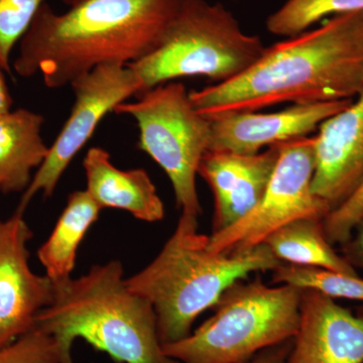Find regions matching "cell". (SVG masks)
<instances>
[{"label":"cell","mask_w":363,"mask_h":363,"mask_svg":"<svg viewBox=\"0 0 363 363\" xmlns=\"http://www.w3.org/2000/svg\"><path fill=\"white\" fill-rule=\"evenodd\" d=\"M0 363H65L56 342L33 327L13 343L0 347Z\"/></svg>","instance_id":"obj_22"},{"label":"cell","mask_w":363,"mask_h":363,"mask_svg":"<svg viewBox=\"0 0 363 363\" xmlns=\"http://www.w3.org/2000/svg\"><path fill=\"white\" fill-rule=\"evenodd\" d=\"M75 102L70 116L48 156L23 193L16 211L23 213L35 195L51 197L60 179L76 155L90 140L98 124L119 104L142 93V84L130 66L109 64L97 67L70 85Z\"/></svg>","instance_id":"obj_9"},{"label":"cell","mask_w":363,"mask_h":363,"mask_svg":"<svg viewBox=\"0 0 363 363\" xmlns=\"http://www.w3.org/2000/svg\"><path fill=\"white\" fill-rule=\"evenodd\" d=\"M86 191L104 208L130 212L145 222L161 221L164 207L156 186L143 169L123 171L111 161V155L102 147H91L83 161Z\"/></svg>","instance_id":"obj_15"},{"label":"cell","mask_w":363,"mask_h":363,"mask_svg":"<svg viewBox=\"0 0 363 363\" xmlns=\"http://www.w3.org/2000/svg\"><path fill=\"white\" fill-rule=\"evenodd\" d=\"M341 255L351 267L363 271V215L355 224L350 238L341 245Z\"/></svg>","instance_id":"obj_24"},{"label":"cell","mask_w":363,"mask_h":363,"mask_svg":"<svg viewBox=\"0 0 363 363\" xmlns=\"http://www.w3.org/2000/svg\"><path fill=\"white\" fill-rule=\"evenodd\" d=\"M363 92V11L338 14L319 28L264 48L252 67L227 82L189 92L202 116L312 104Z\"/></svg>","instance_id":"obj_1"},{"label":"cell","mask_w":363,"mask_h":363,"mask_svg":"<svg viewBox=\"0 0 363 363\" xmlns=\"http://www.w3.org/2000/svg\"><path fill=\"white\" fill-rule=\"evenodd\" d=\"M117 114L133 117L140 130L138 147L159 164L173 186L182 214L198 218L202 207L196 179L209 150L210 121L195 108L186 86L172 81L123 102Z\"/></svg>","instance_id":"obj_7"},{"label":"cell","mask_w":363,"mask_h":363,"mask_svg":"<svg viewBox=\"0 0 363 363\" xmlns=\"http://www.w3.org/2000/svg\"><path fill=\"white\" fill-rule=\"evenodd\" d=\"M284 143L257 154L208 150L198 169L214 196L213 233L240 221L264 197Z\"/></svg>","instance_id":"obj_14"},{"label":"cell","mask_w":363,"mask_h":363,"mask_svg":"<svg viewBox=\"0 0 363 363\" xmlns=\"http://www.w3.org/2000/svg\"><path fill=\"white\" fill-rule=\"evenodd\" d=\"M301 294L296 286L267 285L259 276L238 279L222 294L211 317L162 350L180 363L247 362L292 340L300 322Z\"/></svg>","instance_id":"obj_5"},{"label":"cell","mask_w":363,"mask_h":363,"mask_svg":"<svg viewBox=\"0 0 363 363\" xmlns=\"http://www.w3.org/2000/svg\"><path fill=\"white\" fill-rule=\"evenodd\" d=\"M45 0H0V66L11 73L13 48L32 25Z\"/></svg>","instance_id":"obj_21"},{"label":"cell","mask_w":363,"mask_h":363,"mask_svg":"<svg viewBox=\"0 0 363 363\" xmlns=\"http://www.w3.org/2000/svg\"><path fill=\"white\" fill-rule=\"evenodd\" d=\"M292 341L293 339L260 351L252 359L245 363H285L292 347Z\"/></svg>","instance_id":"obj_25"},{"label":"cell","mask_w":363,"mask_h":363,"mask_svg":"<svg viewBox=\"0 0 363 363\" xmlns=\"http://www.w3.org/2000/svg\"><path fill=\"white\" fill-rule=\"evenodd\" d=\"M208 243L209 236L198 233V218L181 214L156 259L126 279L128 288L154 308L162 345L190 335L197 318L236 281L283 264L266 243L220 253Z\"/></svg>","instance_id":"obj_4"},{"label":"cell","mask_w":363,"mask_h":363,"mask_svg":"<svg viewBox=\"0 0 363 363\" xmlns=\"http://www.w3.org/2000/svg\"><path fill=\"white\" fill-rule=\"evenodd\" d=\"M272 272V281L279 285L311 289L334 300L345 298L363 302V279L358 274L289 264H281Z\"/></svg>","instance_id":"obj_20"},{"label":"cell","mask_w":363,"mask_h":363,"mask_svg":"<svg viewBox=\"0 0 363 363\" xmlns=\"http://www.w3.org/2000/svg\"><path fill=\"white\" fill-rule=\"evenodd\" d=\"M54 286L33 327L54 339L64 362L74 363L80 338L119 363H180L164 354L154 308L128 288L119 260Z\"/></svg>","instance_id":"obj_3"},{"label":"cell","mask_w":363,"mask_h":363,"mask_svg":"<svg viewBox=\"0 0 363 363\" xmlns=\"http://www.w3.org/2000/svg\"><path fill=\"white\" fill-rule=\"evenodd\" d=\"M101 208L87 191H75L68 198L65 209L54 230L38 252V257L52 283L71 279L79 245L99 217Z\"/></svg>","instance_id":"obj_17"},{"label":"cell","mask_w":363,"mask_h":363,"mask_svg":"<svg viewBox=\"0 0 363 363\" xmlns=\"http://www.w3.org/2000/svg\"><path fill=\"white\" fill-rule=\"evenodd\" d=\"M314 150L312 191L332 211L363 183V92L319 126Z\"/></svg>","instance_id":"obj_13"},{"label":"cell","mask_w":363,"mask_h":363,"mask_svg":"<svg viewBox=\"0 0 363 363\" xmlns=\"http://www.w3.org/2000/svg\"><path fill=\"white\" fill-rule=\"evenodd\" d=\"M363 11V0H286L269 14L266 28L272 35L291 38L310 30L326 16Z\"/></svg>","instance_id":"obj_19"},{"label":"cell","mask_w":363,"mask_h":363,"mask_svg":"<svg viewBox=\"0 0 363 363\" xmlns=\"http://www.w3.org/2000/svg\"><path fill=\"white\" fill-rule=\"evenodd\" d=\"M285 363H363V308L354 313L302 289L300 322Z\"/></svg>","instance_id":"obj_12"},{"label":"cell","mask_w":363,"mask_h":363,"mask_svg":"<svg viewBox=\"0 0 363 363\" xmlns=\"http://www.w3.org/2000/svg\"><path fill=\"white\" fill-rule=\"evenodd\" d=\"M4 73H6V71L0 66V116L11 111L13 104V98H11L9 87L6 85Z\"/></svg>","instance_id":"obj_26"},{"label":"cell","mask_w":363,"mask_h":363,"mask_svg":"<svg viewBox=\"0 0 363 363\" xmlns=\"http://www.w3.org/2000/svg\"><path fill=\"white\" fill-rule=\"evenodd\" d=\"M44 116L20 108L0 116V191L25 192L49 152L42 136Z\"/></svg>","instance_id":"obj_16"},{"label":"cell","mask_w":363,"mask_h":363,"mask_svg":"<svg viewBox=\"0 0 363 363\" xmlns=\"http://www.w3.org/2000/svg\"><path fill=\"white\" fill-rule=\"evenodd\" d=\"M183 0H85L63 13L44 4L21 38L13 69L51 89L97 67L128 66L149 54Z\"/></svg>","instance_id":"obj_2"},{"label":"cell","mask_w":363,"mask_h":363,"mask_svg":"<svg viewBox=\"0 0 363 363\" xmlns=\"http://www.w3.org/2000/svg\"><path fill=\"white\" fill-rule=\"evenodd\" d=\"M314 135L284 143L267 192L257 206L233 225L209 236L214 253L257 247L274 231L298 219L324 220L331 208L312 191Z\"/></svg>","instance_id":"obj_8"},{"label":"cell","mask_w":363,"mask_h":363,"mask_svg":"<svg viewBox=\"0 0 363 363\" xmlns=\"http://www.w3.org/2000/svg\"><path fill=\"white\" fill-rule=\"evenodd\" d=\"M32 238L23 213L16 211L0 220V347L33 329L38 314L54 297V283L28 264Z\"/></svg>","instance_id":"obj_10"},{"label":"cell","mask_w":363,"mask_h":363,"mask_svg":"<svg viewBox=\"0 0 363 363\" xmlns=\"http://www.w3.org/2000/svg\"><path fill=\"white\" fill-rule=\"evenodd\" d=\"M62 1H63L64 4H66L67 6L71 7L76 6V4H80V2L85 1V0H62Z\"/></svg>","instance_id":"obj_27"},{"label":"cell","mask_w":363,"mask_h":363,"mask_svg":"<svg viewBox=\"0 0 363 363\" xmlns=\"http://www.w3.org/2000/svg\"><path fill=\"white\" fill-rule=\"evenodd\" d=\"M264 48L262 39L245 33L220 2L183 0L156 47L128 66L138 76L142 93L191 76L219 84L247 71Z\"/></svg>","instance_id":"obj_6"},{"label":"cell","mask_w":363,"mask_h":363,"mask_svg":"<svg viewBox=\"0 0 363 363\" xmlns=\"http://www.w3.org/2000/svg\"><path fill=\"white\" fill-rule=\"evenodd\" d=\"M363 215V183L340 206L332 210L322 221L325 235L331 245H343L350 238Z\"/></svg>","instance_id":"obj_23"},{"label":"cell","mask_w":363,"mask_h":363,"mask_svg":"<svg viewBox=\"0 0 363 363\" xmlns=\"http://www.w3.org/2000/svg\"><path fill=\"white\" fill-rule=\"evenodd\" d=\"M264 243L283 264L357 274L327 240L322 220L305 218L291 222L272 233Z\"/></svg>","instance_id":"obj_18"},{"label":"cell","mask_w":363,"mask_h":363,"mask_svg":"<svg viewBox=\"0 0 363 363\" xmlns=\"http://www.w3.org/2000/svg\"><path fill=\"white\" fill-rule=\"evenodd\" d=\"M353 101L293 104L277 112H234L208 118L211 125L209 150L257 154L272 145L309 136L329 117Z\"/></svg>","instance_id":"obj_11"}]
</instances>
